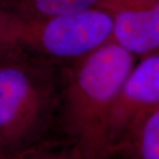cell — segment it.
Instances as JSON below:
<instances>
[{"label": "cell", "instance_id": "obj_1", "mask_svg": "<svg viewBox=\"0 0 159 159\" xmlns=\"http://www.w3.org/2000/svg\"><path fill=\"white\" fill-rule=\"evenodd\" d=\"M137 57L111 41L60 66L57 116L80 159L111 155L109 125L119 92Z\"/></svg>", "mask_w": 159, "mask_h": 159}, {"label": "cell", "instance_id": "obj_2", "mask_svg": "<svg viewBox=\"0 0 159 159\" xmlns=\"http://www.w3.org/2000/svg\"><path fill=\"white\" fill-rule=\"evenodd\" d=\"M60 66L0 41V147L23 149L57 116Z\"/></svg>", "mask_w": 159, "mask_h": 159}, {"label": "cell", "instance_id": "obj_3", "mask_svg": "<svg viewBox=\"0 0 159 159\" xmlns=\"http://www.w3.org/2000/svg\"><path fill=\"white\" fill-rule=\"evenodd\" d=\"M113 20L92 7L35 21L11 20L5 41L57 66L74 62L112 40Z\"/></svg>", "mask_w": 159, "mask_h": 159}, {"label": "cell", "instance_id": "obj_4", "mask_svg": "<svg viewBox=\"0 0 159 159\" xmlns=\"http://www.w3.org/2000/svg\"><path fill=\"white\" fill-rule=\"evenodd\" d=\"M158 107L159 51L136 61L119 92L109 125L111 154L146 114Z\"/></svg>", "mask_w": 159, "mask_h": 159}, {"label": "cell", "instance_id": "obj_5", "mask_svg": "<svg viewBox=\"0 0 159 159\" xmlns=\"http://www.w3.org/2000/svg\"><path fill=\"white\" fill-rule=\"evenodd\" d=\"M111 14L112 40L136 57L159 51V0H101Z\"/></svg>", "mask_w": 159, "mask_h": 159}, {"label": "cell", "instance_id": "obj_6", "mask_svg": "<svg viewBox=\"0 0 159 159\" xmlns=\"http://www.w3.org/2000/svg\"><path fill=\"white\" fill-rule=\"evenodd\" d=\"M101 0H0V11L20 21H35L83 11Z\"/></svg>", "mask_w": 159, "mask_h": 159}, {"label": "cell", "instance_id": "obj_7", "mask_svg": "<svg viewBox=\"0 0 159 159\" xmlns=\"http://www.w3.org/2000/svg\"><path fill=\"white\" fill-rule=\"evenodd\" d=\"M130 148L135 159H159V107L142 118L119 149Z\"/></svg>", "mask_w": 159, "mask_h": 159}, {"label": "cell", "instance_id": "obj_8", "mask_svg": "<svg viewBox=\"0 0 159 159\" xmlns=\"http://www.w3.org/2000/svg\"><path fill=\"white\" fill-rule=\"evenodd\" d=\"M11 21V18L7 17L4 13L0 11V37H3L6 34V29Z\"/></svg>", "mask_w": 159, "mask_h": 159}, {"label": "cell", "instance_id": "obj_9", "mask_svg": "<svg viewBox=\"0 0 159 159\" xmlns=\"http://www.w3.org/2000/svg\"><path fill=\"white\" fill-rule=\"evenodd\" d=\"M73 153L71 156H66V155H51V156H44L41 157L38 159H80V157L74 153V151H72Z\"/></svg>", "mask_w": 159, "mask_h": 159}, {"label": "cell", "instance_id": "obj_10", "mask_svg": "<svg viewBox=\"0 0 159 159\" xmlns=\"http://www.w3.org/2000/svg\"><path fill=\"white\" fill-rule=\"evenodd\" d=\"M6 151H5L3 148L0 147V159L5 158V157H6Z\"/></svg>", "mask_w": 159, "mask_h": 159}]
</instances>
